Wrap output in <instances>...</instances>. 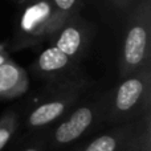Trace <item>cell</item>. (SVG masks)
<instances>
[{"label": "cell", "instance_id": "obj_4", "mask_svg": "<svg viewBox=\"0 0 151 151\" xmlns=\"http://www.w3.org/2000/svg\"><path fill=\"white\" fill-rule=\"evenodd\" d=\"M104 107L105 97H102L89 104L80 105L70 113L68 111L53 130L52 146H66L89 133L99 121L104 119Z\"/></svg>", "mask_w": 151, "mask_h": 151}, {"label": "cell", "instance_id": "obj_12", "mask_svg": "<svg viewBox=\"0 0 151 151\" xmlns=\"http://www.w3.org/2000/svg\"><path fill=\"white\" fill-rule=\"evenodd\" d=\"M150 131H151L150 122H147L122 151H150L151 150Z\"/></svg>", "mask_w": 151, "mask_h": 151}, {"label": "cell", "instance_id": "obj_8", "mask_svg": "<svg viewBox=\"0 0 151 151\" xmlns=\"http://www.w3.org/2000/svg\"><path fill=\"white\" fill-rule=\"evenodd\" d=\"M29 86L27 72L13 61L0 63V101L21 97Z\"/></svg>", "mask_w": 151, "mask_h": 151}, {"label": "cell", "instance_id": "obj_13", "mask_svg": "<svg viewBox=\"0 0 151 151\" xmlns=\"http://www.w3.org/2000/svg\"><path fill=\"white\" fill-rule=\"evenodd\" d=\"M110 1H111L117 8H119L121 11H125L126 8L129 7V4L131 3V0H110Z\"/></svg>", "mask_w": 151, "mask_h": 151}, {"label": "cell", "instance_id": "obj_11", "mask_svg": "<svg viewBox=\"0 0 151 151\" xmlns=\"http://www.w3.org/2000/svg\"><path fill=\"white\" fill-rule=\"evenodd\" d=\"M82 1L83 0H50L61 24L65 23V20H68L70 16L78 13Z\"/></svg>", "mask_w": 151, "mask_h": 151}, {"label": "cell", "instance_id": "obj_3", "mask_svg": "<svg viewBox=\"0 0 151 151\" xmlns=\"http://www.w3.org/2000/svg\"><path fill=\"white\" fill-rule=\"evenodd\" d=\"M61 25L50 0H33L25 7L19 20L17 48L31 47L50 39Z\"/></svg>", "mask_w": 151, "mask_h": 151}, {"label": "cell", "instance_id": "obj_2", "mask_svg": "<svg viewBox=\"0 0 151 151\" xmlns=\"http://www.w3.org/2000/svg\"><path fill=\"white\" fill-rule=\"evenodd\" d=\"M151 65V4L143 0L131 13L119 58V78Z\"/></svg>", "mask_w": 151, "mask_h": 151}, {"label": "cell", "instance_id": "obj_7", "mask_svg": "<svg viewBox=\"0 0 151 151\" xmlns=\"http://www.w3.org/2000/svg\"><path fill=\"white\" fill-rule=\"evenodd\" d=\"M147 122H150V111L134 121L118 123L111 130L93 139L81 151H122Z\"/></svg>", "mask_w": 151, "mask_h": 151}, {"label": "cell", "instance_id": "obj_1", "mask_svg": "<svg viewBox=\"0 0 151 151\" xmlns=\"http://www.w3.org/2000/svg\"><path fill=\"white\" fill-rule=\"evenodd\" d=\"M151 65L121 78L119 83L105 98L104 119L109 123L134 121L150 111Z\"/></svg>", "mask_w": 151, "mask_h": 151}, {"label": "cell", "instance_id": "obj_10", "mask_svg": "<svg viewBox=\"0 0 151 151\" xmlns=\"http://www.w3.org/2000/svg\"><path fill=\"white\" fill-rule=\"evenodd\" d=\"M19 126V118L13 110H8L0 117V151L9 143Z\"/></svg>", "mask_w": 151, "mask_h": 151}, {"label": "cell", "instance_id": "obj_14", "mask_svg": "<svg viewBox=\"0 0 151 151\" xmlns=\"http://www.w3.org/2000/svg\"><path fill=\"white\" fill-rule=\"evenodd\" d=\"M21 151H42V145L41 143H35V145H31V146L25 147L24 150Z\"/></svg>", "mask_w": 151, "mask_h": 151}, {"label": "cell", "instance_id": "obj_6", "mask_svg": "<svg viewBox=\"0 0 151 151\" xmlns=\"http://www.w3.org/2000/svg\"><path fill=\"white\" fill-rule=\"evenodd\" d=\"M52 45L65 53L72 60L82 57L91 40V29L89 24L78 13L70 16L65 23L50 36Z\"/></svg>", "mask_w": 151, "mask_h": 151}, {"label": "cell", "instance_id": "obj_9", "mask_svg": "<svg viewBox=\"0 0 151 151\" xmlns=\"http://www.w3.org/2000/svg\"><path fill=\"white\" fill-rule=\"evenodd\" d=\"M77 61L72 60L69 56L63 53L55 45L44 49L36 61V70L44 77L57 78L73 69Z\"/></svg>", "mask_w": 151, "mask_h": 151}, {"label": "cell", "instance_id": "obj_16", "mask_svg": "<svg viewBox=\"0 0 151 151\" xmlns=\"http://www.w3.org/2000/svg\"><path fill=\"white\" fill-rule=\"evenodd\" d=\"M74 151H81V150H74Z\"/></svg>", "mask_w": 151, "mask_h": 151}, {"label": "cell", "instance_id": "obj_15", "mask_svg": "<svg viewBox=\"0 0 151 151\" xmlns=\"http://www.w3.org/2000/svg\"><path fill=\"white\" fill-rule=\"evenodd\" d=\"M23 1H29V0H23Z\"/></svg>", "mask_w": 151, "mask_h": 151}, {"label": "cell", "instance_id": "obj_5", "mask_svg": "<svg viewBox=\"0 0 151 151\" xmlns=\"http://www.w3.org/2000/svg\"><path fill=\"white\" fill-rule=\"evenodd\" d=\"M85 88L82 81H68L55 93V96L40 102L31 110L27 118V126L31 129H41L57 122L77 102L81 91Z\"/></svg>", "mask_w": 151, "mask_h": 151}]
</instances>
